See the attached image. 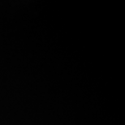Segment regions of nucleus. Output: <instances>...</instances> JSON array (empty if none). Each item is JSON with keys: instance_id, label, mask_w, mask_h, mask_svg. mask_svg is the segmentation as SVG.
I'll return each instance as SVG.
<instances>
[]
</instances>
